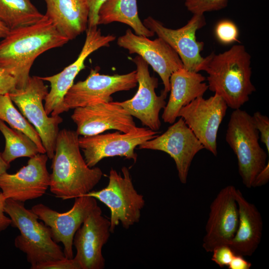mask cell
Listing matches in <instances>:
<instances>
[{"label": "cell", "instance_id": "603a6c76", "mask_svg": "<svg viewBox=\"0 0 269 269\" xmlns=\"http://www.w3.org/2000/svg\"><path fill=\"white\" fill-rule=\"evenodd\" d=\"M44 0L46 6L44 15L69 40L86 30L89 9L84 0Z\"/></svg>", "mask_w": 269, "mask_h": 269}, {"label": "cell", "instance_id": "f35d334b", "mask_svg": "<svg viewBox=\"0 0 269 269\" xmlns=\"http://www.w3.org/2000/svg\"><path fill=\"white\" fill-rule=\"evenodd\" d=\"M9 30L0 22V38H3L8 33Z\"/></svg>", "mask_w": 269, "mask_h": 269}, {"label": "cell", "instance_id": "8992f818", "mask_svg": "<svg viewBox=\"0 0 269 269\" xmlns=\"http://www.w3.org/2000/svg\"><path fill=\"white\" fill-rule=\"evenodd\" d=\"M121 170L122 174L112 168L106 187L84 194L95 198L109 208L111 233L114 232L120 223L127 229L138 222L145 204L143 196L134 186L129 169L124 166Z\"/></svg>", "mask_w": 269, "mask_h": 269}, {"label": "cell", "instance_id": "6da1fadb", "mask_svg": "<svg viewBox=\"0 0 269 269\" xmlns=\"http://www.w3.org/2000/svg\"><path fill=\"white\" fill-rule=\"evenodd\" d=\"M2 39L0 66L14 78L16 89L26 86L31 68L38 56L69 41L45 15L33 24L9 30Z\"/></svg>", "mask_w": 269, "mask_h": 269}, {"label": "cell", "instance_id": "83f0119b", "mask_svg": "<svg viewBox=\"0 0 269 269\" xmlns=\"http://www.w3.org/2000/svg\"><path fill=\"white\" fill-rule=\"evenodd\" d=\"M229 0H185V6L193 14L220 10L227 6Z\"/></svg>", "mask_w": 269, "mask_h": 269}, {"label": "cell", "instance_id": "9a60e30c", "mask_svg": "<svg viewBox=\"0 0 269 269\" xmlns=\"http://www.w3.org/2000/svg\"><path fill=\"white\" fill-rule=\"evenodd\" d=\"M133 61L136 67L137 91L131 99L115 102L140 120L143 126L158 131L161 127L159 113L166 104L167 95L161 92L160 96L157 95L158 79L150 76L149 65L141 57L136 56Z\"/></svg>", "mask_w": 269, "mask_h": 269}, {"label": "cell", "instance_id": "1f68e13d", "mask_svg": "<svg viewBox=\"0 0 269 269\" xmlns=\"http://www.w3.org/2000/svg\"><path fill=\"white\" fill-rule=\"evenodd\" d=\"M36 269H80V267L74 258H64L41 264Z\"/></svg>", "mask_w": 269, "mask_h": 269}, {"label": "cell", "instance_id": "52a82bcc", "mask_svg": "<svg viewBox=\"0 0 269 269\" xmlns=\"http://www.w3.org/2000/svg\"><path fill=\"white\" fill-rule=\"evenodd\" d=\"M48 93L40 77L30 76L23 89H15L9 93L12 102L20 113L38 133L48 158L52 159L55 152L59 126L63 122L59 116L49 117L46 113L43 101Z\"/></svg>", "mask_w": 269, "mask_h": 269}, {"label": "cell", "instance_id": "30bf717a", "mask_svg": "<svg viewBox=\"0 0 269 269\" xmlns=\"http://www.w3.org/2000/svg\"><path fill=\"white\" fill-rule=\"evenodd\" d=\"M142 22L175 51L184 69L194 72L203 71L206 58L201 56V52L204 43L197 40L196 34L198 30L206 25L204 14H193L185 25L175 29L164 26L151 16L147 17Z\"/></svg>", "mask_w": 269, "mask_h": 269}, {"label": "cell", "instance_id": "ffe728a7", "mask_svg": "<svg viewBox=\"0 0 269 269\" xmlns=\"http://www.w3.org/2000/svg\"><path fill=\"white\" fill-rule=\"evenodd\" d=\"M236 188L228 185L222 189L210 207L202 246L207 252L221 245H229L237 231L239 213Z\"/></svg>", "mask_w": 269, "mask_h": 269}, {"label": "cell", "instance_id": "e0dca14e", "mask_svg": "<svg viewBox=\"0 0 269 269\" xmlns=\"http://www.w3.org/2000/svg\"><path fill=\"white\" fill-rule=\"evenodd\" d=\"M76 132L82 136L102 134L110 130L128 133L136 128L131 116L115 102H99L75 108L71 116Z\"/></svg>", "mask_w": 269, "mask_h": 269}, {"label": "cell", "instance_id": "2e32d148", "mask_svg": "<svg viewBox=\"0 0 269 269\" xmlns=\"http://www.w3.org/2000/svg\"><path fill=\"white\" fill-rule=\"evenodd\" d=\"M139 149L163 151L174 160L180 182H187L188 172L195 155L204 149L192 131L179 117L161 135L140 144Z\"/></svg>", "mask_w": 269, "mask_h": 269}, {"label": "cell", "instance_id": "7402d4cb", "mask_svg": "<svg viewBox=\"0 0 269 269\" xmlns=\"http://www.w3.org/2000/svg\"><path fill=\"white\" fill-rule=\"evenodd\" d=\"M239 223L229 246L235 254L251 256L258 247L262 236L263 223L255 205L248 202L239 189L236 191Z\"/></svg>", "mask_w": 269, "mask_h": 269}, {"label": "cell", "instance_id": "4316f807", "mask_svg": "<svg viewBox=\"0 0 269 269\" xmlns=\"http://www.w3.org/2000/svg\"><path fill=\"white\" fill-rule=\"evenodd\" d=\"M0 120L8 124L10 128L28 135L37 145L39 153H46L38 133L16 109L8 94L0 95Z\"/></svg>", "mask_w": 269, "mask_h": 269}, {"label": "cell", "instance_id": "d590c367", "mask_svg": "<svg viewBox=\"0 0 269 269\" xmlns=\"http://www.w3.org/2000/svg\"><path fill=\"white\" fill-rule=\"evenodd\" d=\"M6 198L1 192H0V232L6 229L11 225V220L5 215L4 206Z\"/></svg>", "mask_w": 269, "mask_h": 269}, {"label": "cell", "instance_id": "4dcf8cb0", "mask_svg": "<svg viewBox=\"0 0 269 269\" xmlns=\"http://www.w3.org/2000/svg\"><path fill=\"white\" fill-rule=\"evenodd\" d=\"M211 260L221 268L228 267L235 254L228 245H223L215 248L212 252Z\"/></svg>", "mask_w": 269, "mask_h": 269}, {"label": "cell", "instance_id": "277c9868", "mask_svg": "<svg viewBox=\"0 0 269 269\" xmlns=\"http://www.w3.org/2000/svg\"><path fill=\"white\" fill-rule=\"evenodd\" d=\"M5 213L20 234L14 240L15 247L26 254L31 269L43 263L66 258L63 251L53 239L49 227L38 222L37 215L24 207V202L6 199Z\"/></svg>", "mask_w": 269, "mask_h": 269}, {"label": "cell", "instance_id": "ba28073f", "mask_svg": "<svg viewBox=\"0 0 269 269\" xmlns=\"http://www.w3.org/2000/svg\"><path fill=\"white\" fill-rule=\"evenodd\" d=\"M158 131L136 127L128 133L116 132L79 137V144L87 165L92 168L102 159L119 156L134 162L137 155L134 149L143 142L158 135Z\"/></svg>", "mask_w": 269, "mask_h": 269}, {"label": "cell", "instance_id": "cb8c5ba5", "mask_svg": "<svg viewBox=\"0 0 269 269\" xmlns=\"http://www.w3.org/2000/svg\"><path fill=\"white\" fill-rule=\"evenodd\" d=\"M119 22L130 26L137 35L150 37L154 33L140 20L136 0H107L100 7L98 25Z\"/></svg>", "mask_w": 269, "mask_h": 269}, {"label": "cell", "instance_id": "4fadbf2b", "mask_svg": "<svg viewBox=\"0 0 269 269\" xmlns=\"http://www.w3.org/2000/svg\"><path fill=\"white\" fill-rule=\"evenodd\" d=\"M97 206L95 198L83 195L75 198L72 208L66 212H58L42 203L34 205L31 209L49 227L53 240L63 244L65 257L73 259L74 235Z\"/></svg>", "mask_w": 269, "mask_h": 269}, {"label": "cell", "instance_id": "8d00e7d4", "mask_svg": "<svg viewBox=\"0 0 269 269\" xmlns=\"http://www.w3.org/2000/svg\"><path fill=\"white\" fill-rule=\"evenodd\" d=\"M269 179V163L268 161L265 167L257 174L252 187L261 186L266 184Z\"/></svg>", "mask_w": 269, "mask_h": 269}, {"label": "cell", "instance_id": "e575fe53", "mask_svg": "<svg viewBox=\"0 0 269 269\" xmlns=\"http://www.w3.org/2000/svg\"><path fill=\"white\" fill-rule=\"evenodd\" d=\"M244 256L235 254L229 265V269H249L252 267L251 263L245 260Z\"/></svg>", "mask_w": 269, "mask_h": 269}, {"label": "cell", "instance_id": "5bb4252c", "mask_svg": "<svg viewBox=\"0 0 269 269\" xmlns=\"http://www.w3.org/2000/svg\"><path fill=\"white\" fill-rule=\"evenodd\" d=\"M148 38L128 29L118 38L117 44L130 54H137L152 67L162 81V92L167 95L170 90V77L173 72L183 68V64L177 53L163 39L158 37L152 40Z\"/></svg>", "mask_w": 269, "mask_h": 269}, {"label": "cell", "instance_id": "5b68a950", "mask_svg": "<svg viewBox=\"0 0 269 269\" xmlns=\"http://www.w3.org/2000/svg\"><path fill=\"white\" fill-rule=\"evenodd\" d=\"M226 141L236 155L243 183L251 188L257 174L267 164V153L259 142V133L252 117L240 109L230 115Z\"/></svg>", "mask_w": 269, "mask_h": 269}, {"label": "cell", "instance_id": "8fae6325", "mask_svg": "<svg viewBox=\"0 0 269 269\" xmlns=\"http://www.w3.org/2000/svg\"><path fill=\"white\" fill-rule=\"evenodd\" d=\"M136 71L125 74H101L98 70L91 69L88 77L71 86L64 99L68 111L99 102H112L115 93L129 91L137 85Z\"/></svg>", "mask_w": 269, "mask_h": 269}, {"label": "cell", "instance_id": "74e56055", "mask_svg": "<svg viewBox=\"0 0 269 269\" xmlns=\"http://www.w3.org/2000/svg\"><path fill=\"white\" fill-rule=\"evenodd\" d=\"M10 164L7 163L2 158L1 152H0V175L6 172L10 168Z\"/></svg>", "mask_w": 269, "mask_h": 269}, {"label": "cell", "instance_id": "7a4b0ae2", "mask_svg": "<svg viewBox=\"0 0 269 269\" xmlns=\"http://www.w3.org/2000/svg\"><path fill=\"white\" fill-rule=\"evenodd\" d=\"M76 131H59L50 174L49 188L63 200L75 198L91 191L103 173L98 167H89L82 156Z\"/></svg>", "mask_w": 269, "mask_h": 269}, {"label": "cell", "instance_id": "ac0fdd59", "mask_svg": "<svg viewBox=\"0 0 269 269\" xmlns=\"http://www.w3.org/2000/svg\"><path fill=\"white\" fill-rule=\"evenodd\" d=\"M110 221L102 215L98 205L76 231L73 246L76 250L73 258L80 269H103L105 260L102 248L110 236Z\"/></svg>", "mask_w": 269, "mask_h": 269}, {"label": "cell", "instance_id": "7c38bea8", "mask_svg": "<svg viewBox=\"0 0 269 269\" xmlns=\"http://www.w3.org/2000/svg\"><path fill=\"white\" fill-rule=\"evenodd\" d=\"M228 106L221 97L215 94L208 99L199 97L183 107L178 113L205 149L217 154L218 131Z\"/></svg>", "mask_w": 269, "mask_h": 269}, {"label": "cell", "instance_id": "9c48e42d", "mask_svg": "<svg viewBox=\"0 0 269 269\" xmlns=\"http://www.w3.org/2000/svg\"><path fill=\"white\" fill-rule=\"evenodd\" d=\"M82 49L76 60L60 72L50 76L40 77L50 84V90L44 99V107L47 115L55 116L67 112L64 99L81 70L85 68V61L92 53L103 47L110 45L116 36L102 34L98 26L88 27Z\"/></svg>", "mask_w": 269, "mask_h": 269}, {"label": "cell", "instance_id": "d4e9b609", "mask_svg": "<svg viewBox=\"0 0 269 269\" xmlns=\"http://www.w3.org/2000/svg\"><path fill=\"white\" fill-rule=\"evenodd\" d=\"M44 16L30 0H0V22L9 30L33 24Z\"/></svg>", "mask_w": 269, "mask_h": 269}, {"label": "cell", "instance_id": "f546056e", "mask_svg": "<svg viewBox=\"0 0 269 269\" xmlns=\"http://www.w3.org/2000/svg\"><path fill=\"white\" fill-rule=\"evenodd\" d=\"M254 124L261 134V140L267 148L269 153V119L260 112H256L252 116Z\"/></svg>", "mask_w": 269, "mask_h": 269}, {"label": "cell", "instance_id": "d6986e66", "mask_svg": "<svg viewBox=\"0 0 269 269\" xmlns=\"http://www.w3.org/2000/svg\"><path fill=\"white\" fill-rule=\"evenodd\" d=\"M48 158L46 153H38L16 173L0 175V189L5 198L24 202L42 196L49 187Z\"/></svg>", "mask_w": 269, "mask_h": 269}, {"label": "cell", "instance_id": "f1b7e54d", "mask_svg": "<svg viewBox=\"0 0 269 269\" xmlns=\"http://www.w3.org/2000/svg\"><path fill=\"white\" fill-rule=\"evenodd\" d=\"M215 33L218 40L222 44H229L238 41L239 30L232 21L222 20L216 25Z\"/></svg>", "mask_w": 269, "mask_h": 269}, {"label": "cell", "instance_id": "3957f363", "mask_svg": "<svg viewBox=\"0 0 269 269\" xmlns=\"http://www.w3.org/2000/svg\"><path fill=\"white\" fill-rule=\"evenodd\" d=\"M203 69L207 74L208 89L224 100L228 107L240 109L256 91L251 81V57L242 44L206 57Z\"/></svg>", "mask_w": 269, "mask_h": 269}, {"label": "cell", "instance_id": "836d02e7", "mask_svg": "<svg viewBox=\"0 0 269 269\" xmlns=\"http://www.w3.org/2000/svg\"><path fill=\"white\" fill-rule=\"evenodd\" d=\"M89 9L88 27L98 26V12L101 5L107 0H84Z\"/></svg>", "mask_w": 269, "mask_h": 269}, {"label": "cell", "instance_id": "484cf974", "mask_svg": "<svg viewBox=\"0 0 269 269\" xmlns=\"http://www.w3.org/2000/svg\"><path fill=\"white\" fill-rule=\"evenodd\" d=\"M0 132L5 139V147L1 155L10 164L21 157H32L39 153L35 143L23 132L8 127L0 120Z\"/></svg>", "mask_w": 269, "mask_h": 269}, {"label": "cell", "instance_id": "d6a6232c", "mask_svg": "<svg viewBox=\"0 0 269 269\" xmlns=\"http://www.w3.org/2000/svg\"><path fill=\"white\" fill-rule=\"evenodd\" d=\"M15 89L16 82L14 78L0 66V95L9 94Z\"/></svg>", "mask_w": 269, "mask_h": 269}, {"label": "cell", "instance_id": "44dd1931", "mask_svg": "<svg viewBox=\"0 0 269 269\" xmlns=\"http://www.w3.org/2000/svg\"><path fill=\"white\" fill-rule=\"evenodd\" d=\"M205 77L199 72L184 68L173 72L169 79L170 94L161 118L164 123L172 124L180 110L196 98L203 96L208 89Z\"/></svg>", "mask_w": 269, "mask_h": 269}]
</instances>
